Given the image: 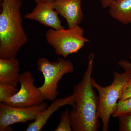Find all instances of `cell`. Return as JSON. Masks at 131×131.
I'll return each instance as SVG.
<instances>
[{"label": "cell", "instance_id": "obj_18", "mask_svg": "<svg viewBox=\"0 0 131 131\" xmlns=\"http://www.w3.org/2000/svg\"><path fill=\"white\" fill-rule=\"evenodd\" d=\"M118 64L124 69L125 72L131 74V62L126 60H122L118 62Z\"/></svg>", "mask_w": 131, "mask_h": 131}, {"label": "cell", "instance_id": "obj_1", "mask_svg": "<svg viewBox=\"0 0 131 131\" xmlns=\"http://www.w3.org/2000/svg\"><path fill=\"white\" fill-rule=\"evenodd\" d=\"M86 70L81 81L74 88L75 102L70 112L73 131H97L100 122L98 115L99 101L91 83L94 56L89 55Z\"/></svg>", "mask_w": 131, "mask_h": 131}, {"label": "cell", "instance_id": "obj_15", "mask_svg": "<svg viewBox=\"0 0 131 131\" xmlns=\"http://www.w3.org/2000/svg\"><path fill=\"white\" fill-rule=\"evenodd\" d=\"M54 131H73L69 110L67 109L62 113L60 116V122Z\"/></svg>", "mask_w": 131, "mask_h": 131}, {"label": "cell", "instance_id": "obj_19", "mask_svg": "<svg viewBox=\"0 0 131 131\" xmlns=\"http://www.w3.org/2000/svg\"><path fill=\"white\" fill-rule=\"evenodd\" d=\"M115 0H101V3L103 8L109 7L110 5Z\"/></svg>", "mask_w": 131, "mask_h": 131}, {"label": "cell", "instance_id": "obj_9", "mask_svg": "<svg viewBox=\"0 0 131 131\" xmlns=\"http://www.w3.org/2000/svg\"><path fill=\"white\" fill-rule=\"evenodd\" d=\"M82 0H54L52 7L65 19L68 28L79 26L83 18Z\"/></svg>", "mask_w": 131, "mask_h": 131}, {"label": "cell", "instance_id": "obj_14", "mask_svg": "<svg viewBox=\"0 0 131 131\" xmlns=\"http://www.w3.org/2000/svg\"><path fill=\"white\" fill-rule=\"evenodd\" d=\"M127 114H131V97L118 102L112 116L118 118Z\"/></svg>", "mask_w": 131, "mask_h": 131}, {"label": "cell", "instance_id": "obj_12", "mask_svg": "<svg viewBox=\"0 0 131 131\" xmlns=\"http://www.w3.org/2000/svg\"><path fill=\"white\" fill-rule=\"evenodd\" d=\"M108 14L120 23L131 24V0H115L109 7Z\"/></svg>", "mask_w": 131, "mask_h": 131}, {"label": "cell", "instance_id": "obj_13", "mask_svg": "<svg viewBox=\"0 0 131 131\" xmlns=\"http://www.w3.org/2000/svg\"><path fill=\"white\" fill-rule=\"evenodd\" d=\"M17 87L11 84L0 83V102L4 103L18 91Z\"/></svg>", "mask_w": 131, "mask_h": 131}, {"label": "cell", "instance_id": "obj_6", "mask_svg": "<svg viewBox=\"0 0 131 131\" xmlns=\"http://www.w3.org/2000/svg\"><path fill=\"white\" fill-rule=\"evenodd\" d=\"M32 73L26 71L20 74L19 83L20 85L18 91L13 96L7 99L4 103L18 107H29L39 105L45 99L38 88L34 85Z\"/></svg>", "mask_w": 131, "mask_h": 131}, {"label": "cell", "instance_id": "obj_5", "mask_svg": "<svg viewBox=\"0 0 131 131\" xmlns=\"http://www.w3.org/2000/svg\"><path fill=\"white\" fill-rule=\"evenodd\" d=\"M84 34L83 29L78 26L68 29L49 28L45 37L56 54L66 58L69 55L77 53L89 42Z\"/></svg>", "mask_w": 131, "mask_h": 131}, {"label": "cell", "instance_id": "obj_4", "mask_svg": "<svg viewBox=\"0 0 131 131\" xmlns=\"http://www.w3.org/2000/svg\"><path fill=\"white\" fill-rule=\"evenodd\" d=\"M37 65L38 70L43 74L44 79L43 83L38 89L45 100L53 101L59 94V82L64 75L74 72L73 63L70 60L62 58L51 62L42 57L38 60Z\"/></svg>", "mask_w": 131, "mask_h": 131}, {"label": "cell", "instance_id": "obj_16", "mask_svg": "<svg viewBox=\"0 0 131 131\" xmlns=\"http://www.w3.org/2000/svg\"><path fill=\"white\" fill-rule=\"evenodd\" d=\"M118 118L119 131H131V114H126Z\"/></svg>", "mask_w": 131, "mask_h": 131}, {"label": "cell", "instance_id": "obj_20", "mask_svg": "<svg viewBox=\"0 0 131 131\" xmlns=\"http://www.w3.org/2000/svg\"><path fill=\"white\" fill-rule=\"evenodd\" d=\"M42 1L44 2H49L52 1H54V0H42Z\"/></svg>", "mask_w": 131, "mask_h": 131}, {"label": "cell", "instance_id": "obj_8", "mask_svg": "<svg viewBox=\"0 0 131 131\" xmlns=\"http://www.w3.org/2000/svg\"><path fill=\"white\" fill-rule=\"evenodd\" d=\"M36 5L31 13L24 16L26 19L37 21L41 25L54 29L64 28L61 25L58 13L52 7V1L35 0Z\"/></svg>", "mask_w": 131, "mask_h": 131}, {"label": "cell", "instance_id": "obj_21", "mask_svg": "<svg viewBox=\"0 0 131 131\" xmlns=\"http://www.w3.org/2000/svg\"><path fill=\"white\" fill-rule=\"evenodd\" d=\"M130 58L131 59V54L130 56Z\"/></svg>", "mask_w": 131, "mask_h": 131}, {"label": "cell", "instance_id": "obj_3", "mask_svg": "<svg viewBox=\"0 0 131 131\" xmlns=\"http://www.w3.org/2000/svg\"><path fill=\"white\" fill-rule=\"evenodd\" d=\"M114 78L110 85L101 86L91 78L92 86L99 94L98 115L103 124L102 131H107L111 116L117 108L118 102L127 83L131 79V74L114 72Z\"/></svg>", "mask_w": 131, "mask_h": 131}, {"label": "cell", "instance_id": "obj_10", "mask_svg": "<svg viewBox=\"0 0 131 131\" xmlns=\"http://www.w3.org/2000/svg\"><path fill=\"white\" fill-rule=\"evenodd\" d=\"M75 102L74 94L65 98L56 99L34 122L27 126L26 131H40L46 125L48 120L56 111L64 106L69 105L73 106Z\"/></svg>", "mask_w": 131, "mask_h": 131}, {"label": "cell", "instance_id": "obj_17", "mask_svg": "<svg viewBox=\"0 0 131 131\" xmlns=\"http://www.w3.org/2000/svg\"><path fill=\"white\" fill-rule=\"evenodd\" d=\"M131 97V79L127 83L121 95L118 102L124 100Z\"/></svg>", "mask_w": 131, "mask_h": 131}, {"label": "cell", "instance_id": "obj_2", "mask_svg": "<svg viewBox=\"0 0 131 131\" xmlns=\"http://www.w3.org/2000/svg\"><path fill=\"white\" fill-rule=\"evenodd\" d=\"M21 0H1L0 58H16L28 42L24 30Z\"/></svg>", "mask_w": 131, "mask_h": 131}, {"label": "cell", "instance_id": "obj_7", "mask_svg": "<svg viewBox=\"0 0 131 131\" xmlns=\"http://www.w3.org/2000/svg\"><path fill=\"white\" fill-rule=\"evenodd\" d=\"M43 102L39 105L29 107H18L0 103V131L8 130L11 125L35 121L47 107Z\"/></svg>", "mask_w": 131, "mask_h": 131}, {"label": "cell", "instance_id": "obj_11", "mask_svg": "<svg viewBox=\"0 0 131 131\" xmlns=\"http://www.w3.org/2000/svg\"><path fill=\"white\" fill-rule=\"evenodd\" d=\"M20 70L19 62L16 58H0V83L17 87Z\"/></svg>", "mask_w": 131, "mask_h": 131}]
</instances>
